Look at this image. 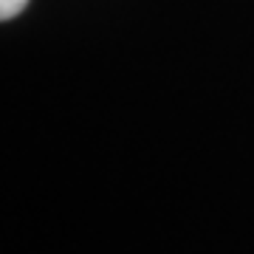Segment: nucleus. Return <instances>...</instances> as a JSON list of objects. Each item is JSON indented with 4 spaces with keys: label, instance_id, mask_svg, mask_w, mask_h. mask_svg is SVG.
Instances as JSON below:
<instances>
[{
    "label": "nucleus",
    "instance_id": "1",
    "mask_svg": "<svg viewBox=\"0 0 254 254\" xmlns=\"http://www.w3.org/2000/svg\"><path fill=\"white\" fill-rule=\"evenodd\" d=\"M26 6H28V0H0V20L17 17Z\"/></svg>",
    "mask_w": 254,
    "mask_h": 254
}]
</instances>
